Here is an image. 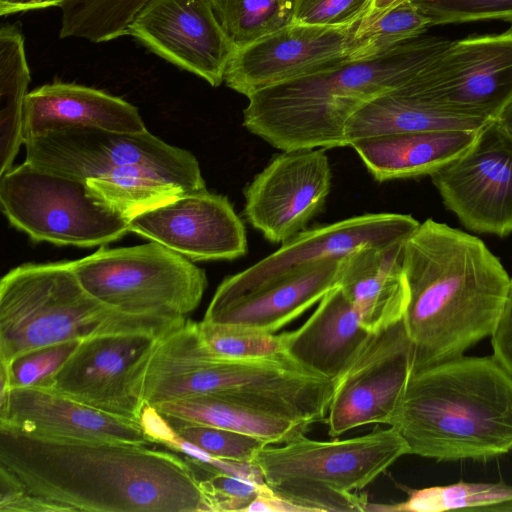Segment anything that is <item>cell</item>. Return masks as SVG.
I'll list each match as a JSON object with an SVG mask.
<instances>
[{"mask_svg":"<svg viewBox=\"0 0 512 512\" xmlns=\"http://www.w3.org/2000/svg\"><path fill=\"white\" fill-rule=\"evenodd\" d=\"M0 468L46 512H211L188 462L148 445L0 431Z\"/></svg>","mask_w":512,"mask_h":512,"instance_id":"6da1fadb","label":"cell"},{"mask_svg":"<svg viewBox=\"0 0 512 512\" xmlns=\"http://www.w3.org/2000/svg\"><path fill=\"white\" fill-rule=\"evenodd\" d=\"M403 269L413 370L464 355L492 335L511 279L481 239L427 219L404 241Z\"/></svg>","mask_w":512,"mask_h":512,"instance_id":"7a4b0ae2","label":"cell"},{"mask_svg":"<svg viewBox=\"0 0 512 512\" xmlns=\"http://www.w3.org/2000/svg\"><path fill=\"white\" fill-rule=\"evenodd\" d=\"M451 42L419 36L382 54L250 94L243 126L281 150L348 146L349 119L365 104L414 78Z\"/></svg>","mask_w":512,"mask_h":512,"instance_id":"3957f363","label":"cell"},{"mask_svg":"<svg viewBox=\"0 0 512 512\" xmlns=\"http://www.w3.org/2000/svg\"><path fill=\"white\" fill-rule=\"evenodd\" d=\"M389 426L409 454L489 460L512 451V376L493 355L458 356L413 370Z\"/></svg>","mask_w":512,"mask_h":512,"instance_id":"277c9868","label":"cell"},{"mask_svg":"<svg viewBox=\"0 0 512 512\" xmlns=\"http://www.w3.org/2000/svg\"><path fill=\"white\" fill-rule=\"evenodd\" d=\"M186 319L132 315L107 306L85 290L70 261L26 263L0 281V363L94 336L162 335Z\"/></svg>","mask_w":512,"mask_h":512,"instance_id":"5b68a950","label":"cell"},{"mask_svg":"<svg viewBox=\"0 0 512 512\" xmlns=\"http://www.w3.org/2000/svg\"><path fill=\"white\" fill-rule=\"evenodd\" d=\"M409 454L392 426L344 440L319 441L305 435L283 446L266 445L253 463L265 483L304 511H367L361 490Z\"/></svg>","mask_w":512,"mask_h":512,"instance_id":"8992f818","label":"cell"},{"mask_svg":"<svg viewBox=\"0 0 512 512\" xmlns=\"http://www.w3.org/2000/svg\"><path fill=\"white\" fill-rule=\"evenodd\" d=\"M70 264L93 297L132 315L186 318L199 306L208 284L203 269L153 241L101 247Z\"/></svg>","mask_w":512,"mask_h":512,"instance_id":"52a82bcc","label":"cell"},{"mask_svg":"<svg viewBox=\"0 0 512 512\" xmlns=\"http://www.w3.org/2000/svg\"><path fill=\"white\" fill-rule=\"evenodd\" d=\"M0 202L10 224L35 242L95 247L129 232V222L99 204L85 181L27 161L1 175Z\"/></svg>","mask_w":512,"mask_h":512,"instance_id":"ba28073f","label":"cell"},{"mask_svg":"<svg viewBox=\"0 0 512 512\" xmlns=\"http://www.w3.org/2000/svg\"><path fill=\"white\" fill-rule=\"evenodd\" d=\"M24 145L25 161L83 181L141 166L161 173L189 191L206 189L195 156L167 144L148 130L124 133L70 127L26 138Z\"/></svg>","mask_w":512,"mask_h":512,"instance_id":"9c48e42d","label":"cell"},{"mask_svg":"<svg viewBox=\"0 0 512 512\" xmlns=\"http://www.w3.org/2000/svg\"><path fill=\"white\" fill-rule=\"evenodd\" d=\"M399 88L440 111L495 119L512 99V27L500 34L451 41Z\"/></svg>","mask_w":512,"mask_h":512,"instance_id":"30bf717a","label":"cell"},{"mask_svg":"<svg viewBox=\"0 0 512 512\" xmlns=\"http://www.w3.org/2000/svg\"><path fill=\"white\" fill-rule=\"evenodd\" d=\"M411 215L368 213L305 229L249 268L226 277L206 311H215L273 286L300 270L332 258H344L364 246L407 239L419 226Z\"/></svg>","mask_w":512,"mask_h":512,"instance_id":"8fae6325","label":"cell"},{"mask_svg":"<svg viewBox=\"0 0 512 512\" xmlns=\"http://www.w3.org/2000/svg\"><path fill=\"white\" fill-rule=\"evenodd\" d=\"M160 336L132 333L84 339L49 387L97 410L141 421L145 372Z\"/></svg>","mask_w":512,"mask_h":512,"instance_id":"7c38bea8","label":"cell"},{"mask_svg":"<svg viewBox=\"0 0 512 512\" xmlns=\"http://www.w3.org/2000/svg\"><path fill=\"white\" fill-rule=\"evenodd\" d=\"M430 177L446 208L466 228L499 237L512 232V138L495 120Z\"/></svg>","mask_w":512,"mask_h":512,"instance_id":"4fadbf2b","label":"cell"},{"mask_svg":"<svg viewBox=\"0 0 512 512\" xmlns=\"http://www.w3.org/2000/svg\"><path fill=\"white\" fill-rule=\"evenodd\" d=\"M413 370L403 320L374 332L334 381L325 423L332 438L369 424L390 425Z\"/></svg>","mask_w":512,"mask_h":512,"instance_id":"5bb4252c","label":"cell"},{"mask_svg":"<svg viewBox=\"0 0 512 512\" xmlns=\"http://www.w3.org/2000/svg\"><path fill=\"white\" fill-rule=\"evenodd\" d=\"M360 22L344 26L292 23L236 50L224 82L248 97L260 89L352 61Z\"/></svg>","mask_w":512,"mask_h":512,"instance_id":"9a60e30c","label":"cell"},{"mask_svg":"<svg viewBox=\"0 0 512 512\" xmlns=\"http://www.w3.org/2000/svg\"><path fill=\"white\" fill-rule=\"evenodd\" d=\"M331 181L324 148L282 151L246 187L245 217L265 239L283 243L323 209Z\"/></svg>","mask_w":512,"mask_h":512,"instance_id":"2e32d148","label":"cell"},{"mask_svg":"<svg viewBox=\"0 0 512 512\" xmlns=\"http://www.w3.org/2000/svg\"><path fill=\"white\" fill-rule=\"evenodd\" d=\"M127 35L213 87L224 81L235 52L214 14L212 0H150L133 19Z\"/></svg>","mask_w":512,"mask_h":512,"instance_id":"e0dca14e","label":"cell"},{"mask_svg":"<svg viewBox=\"0 0 512 512\" xmlns=\"http://www.w3.org/2000/svg\"><path fill=\"white\" fill-rule=\"evenodd\" d=\"M129 232L193 261L233 260L247 253L244 224L226 196L191 191L129 221Z\"/></svg>","mask_w":512,"mask_h":512,"instance_id":"ac0fdd59","label":"cell"},{"mask_svg":"<svg viewBox=\"0 0 512 512\" xmlns=\"http://www.w3.org/2000/svg\"><path fill=\"white\" fill-rule=\"evenodd\" d=\"M0 431L44 439L154 443L141 421L97 410L50 387L12 388L0 404Z\"/></svg>","mask_w":512,"mask_h":512,"instance_id":"d6986e66","label":"cell"},{"mask_svg":"<svg viewBox=\"0 0 512 512\" xmlns=\"http://www.w3.org/2000/svg\"><path fill=\"white\" fill-rule=\"evenodd\" d=\"M373 332L337 285L297 329L282 333L287 357L313 374L335 381L362 350Z\"/></svg>","mask_w":512,"mask_h":512,"instance_id":"ffe728a7","label":"cell"},{"mask_svg":"<svg viewBox=\"0 0 512 512\" xmlns=\"http://www.w3.org/2000/svg\"><path fill=\"white\" fill-rule=\"evenodd\" d=\"M70 127H92L124 133L147 130L134 105L98 89L54 82L27 94L24 140Z\"/></svg>","mask_w":512,"mask_h":512,"instance_id":"44dd1931","label":"cell"},{"mask_svg":"<svg viewBox=\"0 0 512 512\" xmlns=\"http://www.w3.org/2000/svg\"><path fill=\"white\" fill-rule=\"evenodd\" d=\"M405 240L364 246L342 260L337 285L370 332L383 330L403 318L408 302L403 269Z\"/></svg>","mask_w":512,"mask_h":512,"instance_id":"7402d4cb","label":"cell"},{"mask_svg":"<svg viewBox=\"0 0 512 512\" xmlns=\"http://www.w3.org/2000/svg\"><path fill=\"white\" fill-rule=\"evenodd\" d=\"M342 260L332 258L308 266L258 293L206 311L203 321L276 333L337 286Z\"/></svg>","mask_w":512,"mask_h":512,"instance_id":"603a6c76","label":"cell"},{"mask_svg":"<svg viewBox=\"0 0 512 512\" xmlns=\"http://www.w3.org/2000/svg\"><path fill=\"white\" fill-rule=\"evenodd\" d=\"M478 131L393 133L356 140L349 146L356 151L374 179L385 182L430 176L464 152Z\"/></svg>","mask_w":512,"mask_h":512,"instance_id":"cb8c5ba5","label":"cell"},{"mask_svg":"<svg viewBox=\"0 0 512 512\" xmlns=\"http://www.w3.org/2000/svg\"><path fill=\"white\" fill-rule=\"evenodd\" d=\"M153 408L163 417L241 432L269 445L285 444L303 436L312 425L260 411L217 394L162 402Z\"/></svg>","mask_w":512,"mask_h":512,"instance_id":"d4e9b609","label":"cell"},{"mask_svg":"<svg viewBox=\"0 0 512 512\" xmlns=\"http://www.w3.org/2000/svg\"><path fill=\"white\" fill-rule=\"evenodd\" d=\"M489 120L447 113L406 95L398 87L362 106L348 121V146L360 139L386 134L434 131H478Z\"/></svg>","mask_w":512,"mask_h":512,"instance_id":"484cf974","label":"cell"},{"mask_svg":"<svg viewBox=\"0 0 512 512\" xmlns=\"http://www.w3.org/2000/svg\"><path fill=\"white\" fill-rule=\"evenodd\" d=\"M31 80L24 38L15 25L0 29V174L13 167L24 144V115Z\"/></svg>","mask_w":512,"mask_h":512,"instance_id":"4316f807","label":"cell"},{"mask_svg":"<svg viewBox=\"0 0 512 512\" xmlns=\"http://www.w3.org/2000/svg\"><path fill=\"white\" fill-rule=\"evenodd\" d=\"M91 196L128 222L135 216L191 192L150 168L132 166L85 180Z\"/></svg>","mask_w":512,"mask_h":512,"instance_id":"83f0119b","label":"cell"},{"mask_svg":"<svg viewBox=\"0 0 512 512\" xmlns=\"http://www.w3.org/2000/svg\"><path fill=\"white\" fill-rule=\"evenodd\" d=\"M214 14L236 50L293 23L294 0H212Z\"/></svg>","mask_w":512,"mask_h":512,"instance_id":"f1b7e54d","label":"cell"},{"mask_svg":"<svg viewBox=\"0 0 512 512\" xmlns=\"http://www.w3.org/2000/svg\"><path fill=\"white\" fill-rule=\"evenodd\" d=\"M150 0H69L62 7L60 38L100 43L127 35L138 12Z\"/></svg>","mask_w":512,"mask_h":512,"instance_id":"f546056e","label":"cell"},{"mask_svg":"<svg viewBox=\"0 0 512 512\" xmlns=\"http://www.w3.org/2000/svg\"><path fill=\"white\" fill-rule=\"evenodd\" d=\"M405 501L372 510L442 512L452 509L483 511L512 499V486L504 482H457L449 485L409 489Z\"/></svg>","mask_w":512,"mask_h":512,"instance_id":"4dcf8cb0","label":"cell"},{"mask_svg":"<svg viewBox=\"0 0 512 512\" xmlns=\"http://www.w3.org/2000/svg\"><path fill=\"white\" fill-rule=\"evenodd\" d=\"M429 20L411 2L405 0L367 24L359 23L352 61L375 57L422 34Z\"/></svg>","mask_w":512,"mask_h":512,"instance_id":"1f68e13d","label":"cell"},{"mask_svg":"<svg viewBox=\"0 0 512 512\" xmlns=\"http://www.w3.org/2000/svg\"><path fill=\"white\" fill-rule=\"evenodd\" d=\"M201 339L215 356L230 360L289 359L281 334L239 325L198 322Z\"/></svg>","mask_w":512,"mask_h":512,"instance_id":"d6a6232c","label":"cell"},{"mask_svg":"<svg viewBox=\"0 0 512 512\" xmlns=\"http://www.w3.org/2000/svg\"><path fill=\"white\" fill-rule=\"evenodd\" d=\"M163 418L177 437L213 458L253 462L257 452L269 445L257 437L241 432L169 417Z\"/></svg>","mask_w":512,"mask_h":512,"instance_id":"836d02e7","label":"cell"},{"mask_svg":"<svg viewBox=\"0 0 512 512\" xmlns=\"http://www.w3.org/2000/svg\"><path fill=\"white\" fill-rule=\"evenodd\" d=\"M185 460L194 471L211 512H247L267 486L215 471L205 461L191 456Z\"/></svg>","mask_w":512,"mask_h":512,"instance_id":"e575fe53","label":"cell"},{"mask_svg":"<svg viewBox=\"0 0 512 512\" xmlns=\"http://www.w3.org/2000/svg\"><path fill=\"white\" fill-rule=\"evenodd\" d=\"M430 26L482 20L512 23V0H411Z\"/></svg>","mask_w":512,"mask_h":512,"instance_id":"d590c367","label":"cell"},{"mask_svg":"<svg viewBox=\"0 0 512 512\" xmlns=\"http://www.w3.org/2000/svg\"><path fill=\"white\" fill-rule=\"evenodd\" d=\"M79 343L72 341L47 346L24 353L10 364H0L8 368L12 388L49 387L55 373Z\"/></svg>","mask_w":512,"mask_h":512,"instance_id":"8d00e7d4","label":"cell"},{"mask_svg":"<svg viewBox=\"0 0 512 512\" xmlns=\"http://www.w3.org/2000/svg\"><path fill=\"white\" fill-rule=\"evenodd\" d=\"M372 0H294L293 23L344 26L365 17Z\"/></svg>","mask_w":512,"mask_h":512,"instance_id":"74e56055","label":"cell"},{"mask_svg":"<svg viewBox=\"0 0 512 512\" xmlns=\"http://www.w3.org/2000/svg\"><path fill=\"white\" fill-rule=\"evenodd\" d=\"M490 337L492 355L512 376V279L504 309Z\"/></svg>","mask_w":512,"mask_h":512,"instance_id":"f35d334b","label":"cell"},{"mask_svg":"<svg viewBox=\"0 0 512 512\" xmlns=\"http://www.w3.org/2000/svg\"><path fill=\"white\" fill-rule=\"evenodd\" d=\"M69 0H0V15L5 16L18 12L62 7Z\"/></svg>","mask_w":512,"mask_h":512,"instance_id":"ab89813d","label":"cell"},{"mask_svg":"<svg viewBox=\"0 0 512 512\" xmlns=\"http://www.w3.org/2000/svg\"><path fill=\"white\" fill-rule=\"evenodd\" d=\"M405 0H372L368 13L361 20L362 24L370 23L389 9L399 5Z\"/></svg>","mask_w":512,"mask_h":512,"instance_id":"60d3db41","label":"cell"},{"mask_svg":"<svg viewBox=\"0 0 512 512\" xmlns=\"http://www.w3.org/2000/svg\"><path fill=\"white\" fill-rule=\"evenodd\" d=\"M496 123L512 138V99L502 108L495 119Z\"/></svg>","mask_w":512,"mask_h":512,"instance_id":"b9f144b4","label":"cell"},{"mask_svg":"<svg viewBox=\"0 0 512 512\" xmlns=\"http://www.w3.org/2000/svg\"><path fill=\"white\" fill-rule=\"evenodd\" d=\"M485 511L512 512V499L485 508Z\"/></svg>","mask_w":512,"mask_h":512,"instance_id":"7bdbcfd3","label":"cell"}]
</instances>
